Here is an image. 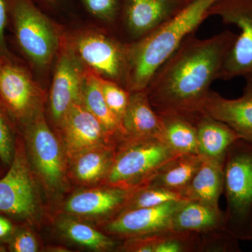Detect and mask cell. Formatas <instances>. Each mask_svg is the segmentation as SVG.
Returning <instances> with one entry per match:
<instances>
[{
    "label": "cell",
    "mask_w": 252,
    "mask_h": 252,
    "mask_svg": "<svg viewBox=\"0 0 252 252\" xmlns=\"http://www.w3.org/2000/svg\"><path fill=\"white\" fill-rule=\"evenodd\" d=\"M9 18L21 52L36 66L49 64L59 46L57 34L49 20L31 0H10Z\"/></svg>",
    "instance_id": "5"
},
{
    "label": "cell",
    "mask_w": 252,
    "mask_h": 252,
    "mask_svg": "<svg viewBox=\"0 0 252 252\" xmlns=\"http://www.w3.org/2000/svg\"><path fill=\"white\" fill-rule=\"evenodd\" d=\"M61 126L67 159L94 147H116L119 142L86 109L83 102L72 105L63 118Z\"/></svg>",
    "instance_id": "10"
},
{
    "label": "cell",
    "mask_w": 252,
    "mask_h": 252,
    "mask_svg": "<svg viewBox=\"0 0 252 252\" xmlns=\"http://www.w3.org/2000/svg\"><path fill=\"white\" fill-rule=\"evenodd\" d=\"M33 173L19 133L13 161L0 178V214L19 222H29L36 217L37 194Z\"/></svg>",
    "instance_id": "8"
},
{
    "label": "cell",
    "mask_w": 252,
    "mask_h": 252,
    "mask_svg": "<svg viewBox=\"0 0 252 252\" xmlns=\"http://www.w3.org/2000/svg\"><path fill=\"white\" fill-rule=\"evenodd\" d=\"M219 16L225 24L240 30L225 59L220 79L230 80L252 73V0H217L209 16Z\"/></svg>",
    "instance_id": "9"
},
{
    "label": "cell",
    "mask_w": 252,
    "mask_h": 252,
    "mask_svg": "<svg viewBox=\"0 0 252 252\" xmlns=\"http://www.w3.org/2000/svg\"><path fill=\"white\" fill-rule=\"evenodd\" d=\"M88 10L94 16L111 21L119 11V0H81Z\"/></svg>",
    "instance_id": "30"
},
{
    "label": "cell",
    "mask_w": 252,
    "mask_h": 252,
    "mask_svg": "<svg viewBox=\"0 0 252 252\" xmlns=\"http://www.w3.org/2000/svg\"><path fill=\"white\" fill-rule=\"evenodd\" d=\"M10 0H0V55L13 58L5 39V29L9 21Z\"/></svg>",
    "instance_id": "31"
},
{
    "label": "cell",
    "mask_w": 252,
    "mask_h": 252,
    "mask_svg": "<svg viewBox=\"0 0 252 252\" xmlns=\"http://www.w3.org/2000/svg\"><path fill=\"white\" fill-rule=\"evenodd\" d=\"M18 134L13 123L0 107V160L6 170L14 159Z\"/></svg>",
    "instance_id": "28"
},
{
    "label": "cell",
    "mask_w": 252,
    "mask_h": 252,
    "mask_svg": "<svg viewBox=\"0 0 252 252\" xmlns=\"http://www.w3.org/2000/svg\"><path fill=\"white\" fill-rule=\"evenodd\" d=\"M224 162L203 157L198 171L182 195L186 200H198L219 207V200L224 187Z\"/></svg>",
    "instance_id": "20"
},
{
    "label": "cell",
    "mask_w": 252,
    "mask_h": 252,
    "mask_svg": "<svg viewBox=\"0 0 252 252\" xmlns=\"http://www.w3.org/2000/svg\"><path fill=\"white\" fill-rule=\"evenodd\" d=\"M82 101L86 109L98 119L112 135L117 137L118 140H122V125L104 100L100 86V76L86 71L83 84Z\"/></svg>",
    "instance_id": "23"
},
{
    "label": "cell",
    "mask_w": 252,
    "mask_h": 252,
    "mask_svg": "<svg viewBox=\"0 0 252 252\" xmlns=\"http://www.w3.org/2000/svg\"><path fill=\"white\" fill-rule=\"evenodd\" d=\"M185 200L184 195L179 192L148 185L130 192L121 211L130 209L155 207L168 202Z\"/></svg>",
    "instance_id": "26"
},
{
    "label": "cell",
    "mask_w": 252,
    "mask_h": 252,
    "mask_svg": "<svg viewBox=\"0 0 252 252\" xmlns=\"http://www.w3.org/2000/svg\"><path fill=\"white\" fill-rule=\"evenodd\" d=\"M41 101L42 93L27 69L0 55V107L18 133L41 112Z\"/></svg>",
    "instance_id": "7"
},
{
    "label": "cell",
    "mask_w": 252,
    "mask_h": 252,
    "mask_svg": "<svg viewBox=\"0 0 252 252\" xmlns=\"http://www.w3.org/2000/svg\"><path fill=\"white\" fill-rule=\"evenodd\" d=\"M119 142L102 185L129 192L149 185L162 167L180 156L160 139L124 138Z\"/></svg>",
    "instance_id": "3"
},
{
    "label": "cell",
    "mask_w": 252,
    "mask_h": 252,
    "mask_svg": "<svg viewBox=\"0 0 252 252\" xmlns=\"http://www.w3.org/2000/svg\"><path fill=\"white\" fill-rule=\"evenodd\" d=\"M77 50L81 61L99 75L117 83L124 81L126 84L127 61L125 46L104 34L94 33L79 38Z\"/></svg>",
    "instance_id": "12"
},
{
    "label": "cell",
    "mask_w": 252,
    "mask_h": 252,
    "mask_svg": "<svg viewBox=\"0 0 252 252\" xmlns=\"http://www.w3.org/2000/svg\"><path fill=\"white\" fill-rule=\"evenodd\" d=\"M224 222L220 207L198 200H185L174 214L171 230L186 233L207 231L218 228Z\"/></svg>",
    "instance_id": "21"
},
{
    "label": "cell",
    "mask_w": 252,
    "mask_h": 252,
    "mask_svg": "<svg viewBox=\"0 0 252 252\" xmlns=\"http://www.w3.org/2000/svg\"><path fill=\"white\" fill-rule=\"evenodd\" d=\"M198 114L224 123L242 140L252 142V94L245 92L237 99H226L210 91L199 109Z\"/></svg>",
    "instance_id": "14"
},
{
    "label": "cell",
    "mask_w": 252,
    "mask_h": 252,
    "mask_svg": "<svg viewBox=\"0 0 252 252\" xmlns=\"http://www.w3.org/2000/svg\"><path fill=\"white\" fill-rule=\"evenodd\" d=\"M100 86L106 103L122 125L123 118L130 101V93L123 89L115 81L102 77Z\"/></svg>",
    "instance_id": "27"
},
{
    "label": "cell",
    "mask_w": 252,
    "mask_h": 252,
    "mask_svg": "<svg viewBox=\"0 0 252 252\" xmlns=\"http://www.w3.org/2000/svg\"><path fill=\"white\" fill-rule=\"evenodd\" d=\"M163 122V141L180 154H198L197 130L193 121L177 114H159Z\"/></svg>",
    "instance_id": "24"
},
{
    "label": "cell",
    "mask_w": 252,
    "mask_h": 252,
    "mask_svg": "<svg viewBox=\"0 0 252 252\" xmlns=\"http://www.w3.org/2000/svg\"><path fill=\"white\" fill-rule=\"evenodd\" d=\"M183 201L122 210L107 223L106 231L128 239L171 230L172 217Z\"/></svg>",
    "instance_id": "11"
},
{
    "label": "cell",
    "mask_w": 252,
    "mask_h": 252,
    "mask_svg": "<svg viewBox=\"0 0 252 252\" xmlns=\"http://www.w3.org/2000/svg\"><path fill=\"white\" fill-rule=\"evenodd\" d=\"M189 0H124L127 28L135 37H144L170 19Z\"/></svg>",
    "instance_id": "16"
},
{
    "label": "cell",
    "mask_w": 252,
    "mask_h": 252,
    "mask_svg": "<svg viewBox=\"0 0 252 252\" xmlns=\"http://www.w3.org/2000/svg\"><path fill=\"white\" fill-rule=\"evenodd\" d=\"M217 0H189L170 19L140 40L126 47L127 90L145 91L159 67L193 34L209 16V9Z\"/></svg>",
    "instance_id": "2"
},
{
    "label": "cell",
    "mask_w": 252,
    "mask_h": 252,
    "mask_svg": "<svg viewBox=\"0 0 252 252\" xmlns=\"http://www.w3.org/2000/svg\"><path fill=\"white\" fill-rule=\"evenodd\" d=\"M15 220L6 215L0 214V243L6 244L16 230Z\"/></svg>",
    "instance_id": "32"
},
{
    "label": "cell",
    "mask_w": 252,
    "mask_h": 252,
    "mask_svg": "<svg viewBox=\"0 0 252 252\" xmlns=\"http://www.w3.org/2000/svg\"><path fill=\"white\" fill-rule=\"evenodd\" d=\"M251 231H252V220H251Z\"/></svg>",
    "instance_id": "36"
},
{
    "label": "cell",
    "mask_w": 252,
    "mask_h": 252,
    "mask_svg": "<svg viewBox=\"0 0 252 252\" xmlns=\"http://www.w3.org/2000/svg\"><path fill=\"white\" fill-rule=\"evenodd\" d=\"M224 188L235 236L252 238V142L240 140L225 157Z\"/></svg>",
    "instance_id": "4"
},
{
    "label": "cell",
    "mask_w": 252,
    "mask_h": 252,
    "mask_svg": "<svg viewBox=\"0 0 252 252\" xmlns=\"http://www.w3.org/2000/svg\"><path fill=\"white\" fill-rule=\"evenodd\" d=\"M245 78L247 79V85L245 89V92L252 94V73L245 76Z\"/></svg>",
    "instance_id": "33"
},
{
    "label": "cell",
    "mask_w": 252,
    "mask_h": 252,
    "mask_svg": "<svg viewBox=\"0 0 252 252\" xmlns=\"http://www.w3.org/2000/svg\"><path fill=\"white\" fill-rule=\"evenodd\" d=\"M59 227L63 234L71 241L95 251L112 250L115 242L91 225L71 219L61 220Z\"/></svg>",
    "instance_id": "25"
},
{
    "label": "cell",
    "mask_w": 252,
    "mask_h": 252,
    "mask_svg": "<svg viewBox=\"0 0 252 252\" xmlns=\"http://www.w3.org/2000/svg\"><path fill=\"white\" fill-rule=\"evenodd\" d=\"M237 36L225 31L207 39H199L195 32L187 36L154 73L146 89L154 110L190 119L198 115L212 82L220 79Z\"/></svg>",
    "instance_id": "1"
},
{
    "label": "cell",
    "mask_w": 252,
    "mask_h": 252,
    "mask_svg": "<svg viewBox=\"0 0 252 252\" xmlns=\"http://www.w3.org/2000/svg\"><path fill=\"white\" fill-rule=\"evenodd\" d=\"M198 137V154L202 157L224 162L227 152L241 137L224 123L209 116L198 114L192 119Z\"/></svg>",
    "instance_id": "19"
},
{
    "label": "cell",
    "mask_w": 252,
    "mask_h": 252,
    "mask_svg": "<svg viewBox=\"0 0 252 252\" xmlns=\"http://www.w3.org/2000/svg\"><path fill=\"white\" fill-rule=\"evenodd\" d=\"M122 126V139L158 138L163 140V122L151 104L146 90L130 94Z\"/></svg>",
    "instance_id": "17"
},
{
    "label": "cell",
    "mask_w": 252,
    "mask_h": 252,
    "mask_svg": "<svg viewBox=\"0 0 252 252\" xmlns=\"http://www.w3.org/2000/svg\"><path fill=\"white\" fill-rule=\"evenodd\" d=\"M85 74L74 53L65 51L59 58L50 94L51 114L59 124L72 105L83 102Z\"/></svg>",
    "instance_id": "13"
},
{
    "label": "cell",
    "mask_w": 252,
    "mask_h": 252,
    "mask_svg": "<svg viewBox=\"0 0 252 252\" xmlns=\"http://www.w3.org/2000/svg\"><path fill=\"white\" fill-rule=\"evenodd\" d=\"M8 251L6 244L0 243V252Z\"/></svg>",
    "instance_id": "35"
},
{
    "label": "cell",
    "mask_w": 252,
    "mask_h": 252,
    "mask_svg": "<svg viewBox=\"0 0 252 252\" xmlns=\"http://www.w3.org/2000/svg\"><path fill=\"white\" fill-rule=\"evenodd\" d=\"M116 147L101 146L83 151L67 159V175L77 185H102L112 165Z\"/></svg>",
    "instance_id": "18"
},
{
    "label": "cell",
    "mask_w": 252,
    "mask_h": 252,
    "mask_svg": "<svg viewBox=\"0 0 252 252\" xmlns=\"http://www.w3.org/2000/svg\"><path fill=\"white\" fill-rule=\"evenodd\" d=\"M130 193L124 189L107 185L85 189L68 198L64 210L82 218L109 216L122 210Z\"/></svg>",
    "instance_id": "15"
},
{
    "label": "cell",
    "mask_w": 252,
    "mask_h": 252,
    "mask_svg": "<svg viewBox=\"0 0 252 252\" xmlns=\"http://www.w3.org/2000/svg\"><path fill=\"white\" fill-rule=\"evenodd\" d=\"M6 247L12 252H36L39 249L35 235L24 224L17 225Z\"/></svg>",
    "instance_id": "29"
},
{
    "label": "cell",
    "mask_w": 252,
    "mask_h": 252,
    "mask_svg": "<svg viewBox=\"0 0 252 252\" xmlns=\"http://www.w3.org/2000/svg\"><path fill=\"white\" fill-rule=\"evenodd\" d=\"M202 160L203 157L197 154L179 156L162 167L149 185L182 194L198 171Z\"/></svg>",
    "instance_id": "22"
},
{
    "label": "cell",
    "mask_w": 252,
    "mask_h": 252,
    "mask_svg": "<svg viewBox=\"0 0 252 252\" xmlns=\"http://www.w3.org/2000/svg\"><path fill=\"white\" fill-rule=\"evenodd\" d=\"M44 2L47 3L49 4H58L61 2V0H42Z\"/></svg>",
    "instance_id": "34"
},
{
    "label": "cell",
    "mask_w": 252,
    "mask_h": 252,
    "mask_svg": "<svg viewBox=\"0 0 252 252\" xmlns=\"http://www.w3.org/2000/svg\"><path fill=\"white\" fill-rule=\"evenodd\" d=\"M0 173H1V172H0ZM1 177H0V178H1Z\"/></svg>",
    "instance_id": "37"
},
{
    "label": "cell",
    "mask_w": 252,
    "mask_h": 252,
    "mask_svg": "<svg viewBox=\"0 0 252 252\" xmlns=\"http://www.w3.org/2000/svg\"><path fill=\"white\" fill-rule=\"evenodd\" d=\"M20 134L24 140L33 172L49 190L64 188L67 180V158L42 113H38Z\"/></svg>",
    "instance_id": "6"
}]
</instances>
